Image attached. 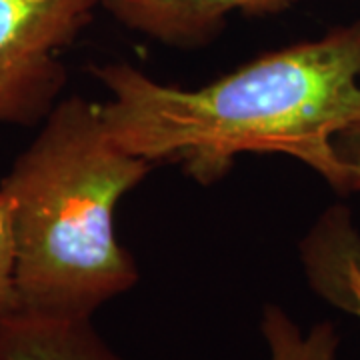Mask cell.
Masks as SVG:
<instances>
[{
  "label": "cell",
  "mask_w": 360,
  "mask_h": 360,
  "mask_svg": "<svg viewBox=\"0 0 360 360\" xmlns=\"http://www.w3.org/2000/svg\"><path fill=\"white\" fill-rule=\"evenodd\" d=\"M106 129L129 155L214 184L245 153L292 156L340 193L333 141L360 120V18L272 51L200 89L130 65L94 66Z\"/></svg>",
  "instance_id": "6da1fadb"
},
{
  "label": "cell",
  "mask_w": 360,
  "mask_h": 360,
  "mask_svg": "<svg viewBox=\"0 0 360 360\" xmlns=\"http://www.w3.org/2000/svg\"><path fill=\"white\" fill-rule=\"evenodd\" d=\"M153 167L116 144L103 104L58 101L0 182L14 202L18 312L92 321L139 283L115 214Z\"/></svg>",
  "instance_id": "7a4b0ae2"
},
{
  "label": "cell",
  "mask_w": 360,
  "mask_h": 360,
  "mask_svg": "<svg viewBox=\"0 0 360 360\" xmlns=\"http://www.w3.org/2000/svg\"><path fill=\"white\" fill-rule=\"evenodd\" d=\"M101 0H0V124L32 127L58 104L60 52Z\"/></svg>",
  "instance_id": "3957f363"
},
{
  "label": "cell",
  "mask_w": 360,
  "mask_h": 360,
  "mask_svg": "<svg viewBox=\"0 0 360 360\" xmlns=\"http://www.w3.org/2000/svg\"><path fill=\"white\" fill-rule=\"evenodd\" d=\"M118 22L172 46H202L232 13H281L292 0H101Z\"/></svg>",
  "instance_id": "277c9868"
},
{
  "label": "cell",
  "mask_w": 360,
  "mask_h": 360,
  "mask_svg": "<svg viewBox=\"0 0 360 360\" xmlns=\"http://www.w3.org/2000/svg\"><path fill=\"white\" fill-rule=\"evenodd\" d=\"M310 288L360 324V234L345 206L328 208L300 243Z\"/></svg>",
  "instance_id": "5b68a950"
},
{
  "label": "cell",
  "mask_w": 360,
  "mask_h": 360,
  "mask_svg": "<svg viewBox=\"0 0 360 360\" xmlns=\"http://www.w3.org/2000/svg\"><path fill=\"white\" fill-rule=\"evenodd\" d=\"M2 360H122L92 321H63L16 312L0 326Z\"/></svg>",
  "instance_id": "8992f818"
},
{
  "label": "cell",
  "mask_w": 360,
  "mask_h": 360,
  "mask_svg": "<svg viewBox=\"0 0 360 360\" xmlns=\"http://www.w3.org/2000/svg\"><path fill=\"white\" fill-rule=\"evenodd\" d=\"M260 333L269 350V360L338 359L340 336L333 322H319L302 333L286 310L276 304H266L260 319Z\"/></svg>",
  "instance_id": "52a82bcc"
},
{
  "label": "cell",
  "mask_w": 360,
  "mask_h": 360,
  "mask_svg": "<svg viewBox=\"0 0 360 360\" xmlns=\"http://www.w3.org/2000/svg\"><path fill=\"white\" fill-rule=\"evenodd\" d=\"M18 312L16 296V231L14 202L0 188V326Z\"/></svg>",
  "instance_id": "ba28073f"
},
{
  "label": "cell",
  "mask_w": 360,
  "mask_h": 360,
  "mask_svg": "<svg viewBox=\"0 0 360 360\" xmlns=\"http://www.w3.org/2000/svg\"><path fill=\"white\" fill-rule=\"evenodd\" d=\"M333 148L340 168V193H360V120L336 134Z\"/></svg>",
  "instance_id": "9c48e42d"
},
{
  "label": "cell",
  "mask_w": 360,
  "mask_h": 360,
  "mask_svg": "<svg viewBox=\"0 0 360 360\" xmlns=\"http://www.w3.org/2000/svg\"><path fill=\"white\" fill-rule=\"evenodd\" d=\"M0 360H2V359H0Z\"/></svg>",
  "instance_id": "30bf717a"
}]
</instances>
